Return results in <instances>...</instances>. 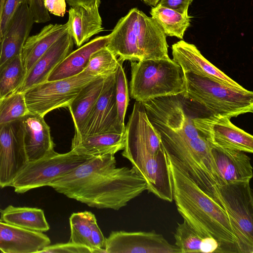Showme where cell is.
<instances>
[{
  "mask_svg": "<svg viewBox=\"0 0 253 253\" xmlns=\"http://www.w3.org/2000/svg\"><path fill=\"white\" fill-rule=\"evenodd\" d=\"M48 186L90 207L114 210L147 189L145 180L132 168L117 167L114 155L91 158Z\"/></svg>",
  "mask_w": 253,
  "mask_h": 253,
  "instance_id": "cell-1",
  "label": "cell"
},
{
  "mask_svg": "<svg viewBox=\"0 0 253 253\" xmlns=\"http://www.w3.org/2000/svg\"><path fill=\"white\" fill-rule=\"evenodd\" d=\"M165 151L172 199L183 220L201 237L215 239L219 244V253H238L237 240L223 206L194 180L173 156Z\"/></svg>",
  "mask_w": 253,
  "mask_h": 253,
  "instance_id": "cell-2",
  "label": "cell"
},
{
  "mask_svg": "<svg viewBox=\"0 0 253 253\" xmlns=\"http://www.w3.org/2000/svg\"><path fill=\"white\" fill-rule=\"evenodd\" d=\"M106 46L123 62L169 58L162 29L154 19L137 8L120 19Z\"/></svg>",
  "mask_w": 253,
  "mask_h": 253,
  "instance_id": "cell-3",
  "label": "cell"
},
{
  "mask_svg": "<svg viewBox=\"0 0 253 253\" xmlns=\"http://www.w3.org/2000/svg\"><path fill=\"white\" fill-rule=\"evenodd\" d=\"M130 95L136 101L182 94L185 90L184 72L170 58L131 61Z\"/></svg>",
  "mask_w": 253,
  "mask_h": 253,
  "instance_id": "cell-4",
  "label": "cell"
},
{
  "mask_svg": "<svg viewBox=\"0 0 253 253\" xmlns=\"http://www.w3.org/2000/svg\"><path fill=\"white\" fill-rule=\"evenodd\" d=\"M185 90L183 96L200 104L210 114L229 118L253 112V92L240 91L209 78L184 73Z\"/></svg>",
  "mask_w": 253,
  "mask_h": 253,
  "instance_id": "cell-5",
  "label": "cell"
},
{
  "mask_svg": "<svg viewBox=\"0 0 253 253\" xmlns=\"http://www.w3.org/2000/svg\"><path fill=\"white\" fill-rule=\"evenodd\" d=\"M122 154L130 161L132 168L145 180L149 192L162 200L172 202L169 163L164 147L154 155L145 142L127 134Z\"/></svg>",
  "mask_w": 253,
  "mask_h": 253,
  "instance_id": "cell-6",
  "label": "cell"
},
{
  "mask_svg": "<svg viewBox=\"0 0 253 253\" xmlns=\"http://www.w3.org/2000/svg\"><path fill=\"white\" fill-rule=\"evenodd\" d=\"M236 237L238 253H253V197L250 181L216 187Z\"/></svg>",
  "mask_w": 253,
  "mask_h": 253,
  "instance_id": "cell-7",
  "label": "cell"
},
{
  "mask_svg": "<svg viewBox=\"0 0 253 253\" xmlns=\"http://www.w3.org/2000/svg\"><path fill=\"white\" fill-rule=\"evenodd\" d=\"M91 158L79 155L71 149L66 153L54 152L40 159L28 162L15 177L11 186L17 193L48 186L55 180Z\"/></svg>",
  "mask_w": 253,
  "mask_h": 253,
  "instance_id": "cell-8",
  "label": "cell"
},
{
  "mask_svg": "<svg viewBox=\"0 0 253 253\" xmlns=\"http://www.w3.org/2000/svg\"><path fill=\"white\" fill-rule=\"evenodd\" d=\"M98 77H101L83 72L68 78L35 85L23 92L28 109L44 117L52 110L67 107L84 86Z\"/></svg>",
  "mask_w": 253,
  "mask_h": 253,
  "instance_id": "cell-9",
  "label": "cell"
},
{
  "mask_svg": "<svg viewBox=\"0 0 253 253\" xmlns=\"http://www.w3.org/2000/svg\"><path fill=\"white\" fill-rule=\"evenodd\" d=\"M125 132L126 126H122L118 119L114 73L105 78L96 103L81 130L75 133L72 143L95 134Z\"/></svg>",
  "mask_w": 253,
  "mask_h": 253,
  "instance_id": "cell-10",
  "label": "cell"
},
{
  "mask_svg": "<svg viewBox=\"0 0 253 253\" xmlns=\"http://www.w3.org/2000/svg\"><path fill=\"white\" fill-rule=\"evenodd\" d=\"M198 131L212 146L245 153L253 152V136L236 126L226 116L210 114L193 117Z\"/></svg>",
  "mask_w": 253,
  "mask_h": 253,
  "instance_id": "cell-11",
  "label": "cell"
},
{
  "mask_svg": "<svg viewBox=\"0 0 253 253\" xmlns=\"http://www.w3.org/2000/svg\"><path fill=\"white\" fill-rule=\"evenodd\" d=\"M28 162L22 119L0 125V187L11 186Z\"/></svg>",
  "mask_w": 253,
  "mask_h": 253,
  "instance_id": "cell-12",
  "label": "cell"
},
{
  "mask_svg": "<svg viewBox=\"0 0 253 253\" xmlns=\"http://www.w3.org/2000/svg\"><path fill=\"white\" fill-rule=\"evenodd\" d=\"M106 253H180L163 235L149 232H112L106 238Z\"/></svg>",
  "mask_w": 253,
  "mask_h": 253,
  "instance_id": "cell-13",
  "label": "cell"
},
{
  "mask_svg": "<svg viewBox=\"0 0 253 253\" xmlns=\"http://www.w3.org/2000/svg\"><path fill=\"white\" fill-rule=\"evenodd\" d=\"M171 48L172 59L181 67L184 73L209 78L237 91L248 90L212 64L194 44L181 40L172 44Z\"/></svg>",
  "mask_w": 253,
  "mask_h": 253,
  "instance_id": "cell-14",
  "label": "cell"
},
{
  "mask_svg": "<svg viewBox=\"0 0 253 253\" xmlns=\"http://www.w3.org/2000/svg\"><path fill=\"white\" fill-rule=\"evenodd\" d=\"M74 44L73 39L68 30L35 63L17 91L24 92L35 85L47 81L53 69L73 51Z\"/></svg>",
  "mask_w": 253,
  "mask_h": 253,
  "instance_id": "cell-15",
  "label": "cell"
},
{
  "mask_svg": "<svg viewBox=\"0 0 253 253\" xmlns=\"http://www.w3.org/2000/svg\"><path fill=\"white\" fill-rule=\"evenodd\" d=\"M34 23L29 4H22L0 41V71L13 58L21 54Z\"/></svg>",
  "mask_w": 253,
  "mask_h": 253,
  "instance_id": "cell-16",
  "label": "cell"
},
{
  "mask_svg": "<svg viewBox=\"0 0 253 253\" xmlns=\"http://www.w3.org/2000/svg\"><path fill=\"white\" fill-rule=\"evenodd\" d=\"M22 122L28 162L40 159L55 152L50 127L43 117L29 113L22 119Z\"/></svg>",
  "mask_w": 253,
  "mask_h": 253,
  "instance_id": "cell-17",
  "label": "cell"
},
{
  "mask_svg": "<svg viewBox=\"0 0 253 253\" xmlns=\"http://www.w3.org/2000/svg\"><path fill=\"white\" fill-rule=\"evenodd\" d=\"M211 151L224 184L251 181L253 175L251 159L245 152L212 145Z\"/></svg>",
  "mask_w": 253,
  "mask_h": 253,
  "instance_id": "cell-18",
  "label": "cell"
},
{
  "mask_svg": "<svg viewBox=\"0 0 253 253\" xmlns=\"http://www.w3.org/2000/svg\"><path fill=\"white\" fill-rule=\"evenodd\" d=\"M50 243L42 232L25 230L0 221V251L3 253H39Z\"/></svg>",
  "mask_w": 253,
  "mask_h": 253,
  "instance_id": "cell-19",
  "label": "cell"
},
{
  "mask_svg": "<svg viewBox=\"0 0 253 253\" xmlns=\"http://www.w3.org/2000/svg\"><path fill=\"white\" fill-rule=\"evenodd\" d=\"M99 6L98 3L89 8L79 5L71 7L68 11L67 24L69 32L78 47L104 31Z\"/></svg>",
  "mask_w": 253,
  "mask_h": 253,
  "instance_id": "cell-20",
  "label": "cell"
},
{
  "mask_svg": "<svg viewBox=\"0 0 253 253\" xmlns=\"http://www.w3.org/2000/svg\"><path fill=\"white\" fill-rule=\"evenodd\" d=\"M109 34L96 37L90 42L72 51L51 72L47 81L68 78L84 71L91 55L106 46Z\"/></svg>",
  "mask_w": 253,
  "mask_h": 253,
  "instance_id": "cell-21",
  "label": "cell"
},
{
  "mask_svg": "<svg viewBox=\"0 0 253 253\" xmlns=\"http://www.w3.org/2000/svg\"><path fill=\"white\" fill-rule=\"evenodd\" d=\"M68 30L67 23L50 24L45 26L38 34L28 38L21 53L26 74L38 59Z\"/></svg>",
  "mask_w": 253,
  "mask_h": 253,
  "instance_id": "cell-22",
  "label": "cell"
},
{
  "mask_svg": "<svg viewBox=\"0 0 253 253\" xmlns=\"http://www.w3.org/2000/svg\"><path fill=\"white\" fill-rule=\"evenodd\" d=\"M126 138V132L98 133L72 143L71 149L79 155L90 157L114 155L124 149Z\"/></svg>",
  "mask_w": 253,
  "mask_h": 253,
  "instance_id": "cell-23",
  "label": "cell"
},
{
  "mask_svg": "<svg viewBox=\"0 0 253 253\" xmlns=\"http://www.w3.org/2000/svg\"><path fill=\"white\" fill-rule=\"evenodd\" d=\"M105 78L98 77L84 86L67 107L78 133L85 123L102 89Z\"/></svg>",
  "mask_w": 253,
  "mask_h": 253,
  "instance_id": "cell-24",
  "label": "cell"
},
{
  "mask_svg": "<svg viewBox=\"0 0 253 253\" xmlns=\"http://www.w3.org/2000/svg\"><path fill=\"white\" fill-rule=\"evenodd\" d=\"M0 221L25 230L46 232L50 227L42 210L9 205L0 210Z\"/></svg>",
  "mask_w": 253,
  "mask_h": 253,
  "instance_id": "cell-25",
  "label": "cell"
},
{
  "mask_svg": "<svg viewBox=\"0 0 253 253\" xmlns=\"http://www.w3.org/2000/svg\"><path fill=\"white\" fill-rule=\"evenodd\" d=\"M175 245L180 253L219 252V244L211 237L202 238L183 220L177 223L174 234Z\"/></svg>",
  "mask_w": 253,
  "mask_h": 253,
  "instance_id": "cell-26",
  "label": "cell"
},
{
  "mask_svg": "<svg viewBox=\"0 0 253 253\" xmlns=\"http://www.w3.org/2000/svg\"><path fill=\"white\" fill-rule=\"evenodd\" d=\"M166 35L182 39L185 32L190 25L188 13L182 14L157 4L150 12Z\"/></svg>",
  "mask_w": 253,
  "mask_h": 253,
  "instance_id": "cell-27",
  "label": "cell"
},
{
  "mask_svg": "<svg viewBox=\"0 0 253 253\" xmlns=\"http://www.w3.org/2000/svg\"><path fill=\"white\" fill-rule=\"evenodd\" d=\"M26 76V71L21 54H20L8 63L0 71V99L17 91Z\"/></svg>",
  "mask_w": 253,
  "mask_h": 253,
  "instance_id": "cell-28",
  "label": "cell"
},
{
  "mask_svg": "<svg viewBox=\"0 0 253 253\" xmlns=\"http://www.w3.org/2000/svg\"><path fill=\"white\" fill-rule=\"evenodd\" d=\"M95 220V215L90 211L73 213L69 218L71 233L69 242L86 246L94 253L91 233L92 224Z\"/></svg>",
  "mask_w": 253,
  "mask_h": 253,
  "instance_id": "cell-29",
  "label": "cell"
},
{
  "mask_svg": "<svg viewBox=\"0 0 253 253\" xmlns=\"http://www.w3.org/2000/svg\"><path fill=\"white\" fill-rule=\"evenodd\" d=\"M118 64L117 57L105 46L91 55L83 72L96 77L106 78L116 72Z\"/></svg>",
  "mask_w": 253,
  "mask_h": 253,
  "instance_id": "cell-30",
  "label": "cell"
},
{
  "mask_svg": "<svg viewBox=\"0 0 253 253\" xmlns=\"http://www.w3.org/2000/svg\"><path fill=\"white\" fill-rule=\"evenodd\" d=\"M29 113L23 92L16 91L0 99V125L21 120Z\"/></svg>",
  "mask_w": 253,
  "mask_h": 253,
  "instance_id": "cell-31",
  "label": "cell"
},
{
  "mask_svg": "<svg viewBox=\"0 0 253 253\" xmlns=\"http://www.w3.org/2000/svg\"><path fill=\"white\" fill-rule=\"evenodd\" d=\"M118 60V66L115 72V97L119 121L122 126H125V115L129 100L128 88L123 67V62Z\"/></svg>",
  "mask_w": 253,
  "mask_h": 253,
  "instance_id": "cell-32",
  "label": "cell"
},
{
  "mask_svg": "<svg viewBox=\"0 0 253 253\" xmlns=\"http://www.w3.org/2000/svg\"><path fill=\"white\" fill-rule=\"evenodd\" d=\"M39 253H93L90 248L71 242L66 243H58L49 245L42 249Z\"/></svg>",
  "mask_w": 253,
  "mask_h": 253,
  "instance_id": "cell-33",
  "label": "cell"
},
{
  "mask_svg": "<svg viewBox=\"0 0 253 253\" xmlns=\"http://www.w3.org/2000/svg\"><path fill=\"white\" fill-rule=\"evenodd\" d=\"M29 2L30 0H5L1 24L2 37L7 32L19 7L24 3L29 4Z\"/></svg>",
  "mask_w": 253,
  "mask_h": 253,
  "instance_id": "cell-34",
  "label": "cell"
},
{
  "mask_svg": "<svg viewBox=\"0 0 253 253\" xmlns=\"http://www.w3.org/2000/svg\"><path fill=\"white\" fill-rule=\"evenodd\" d=\"M91 241L94 253H106V238H105L99 228L97 220H95L92 224Z\"/></svg>",
  "mask_w": 253,
  "mask_h": 253,
  "instance_id": "cell-35",
  "label": "cell"
},
{
  "mask_svg": "<svg viewBox=\"0 0 253 253\" xmlns=\"http://www.w3.org/2000/svg\"><path fill=\"white\" fill-rule=\"evenodd\" d=\"M193 0H160L158 4L180 13H188L189 6Z\"/></svg>",
  "mask_w": 253,
  "mask_h": 253,
  "instance_id": "cell-36",
  "label": "cell"
},
{
  "mask_svg": "<svg viewBox=\"0 0 253 253\" xmlns=\"http://www.w3.org/2000/svg\"><path fill=\"white\" fill-rule=\"evenodd\" d=\"M45 8L48 12L60 17H63L66 10L65 0H44Z\"/></svg>",
  "mask_w": 253,
  "mask_h": 253,
  "instance_id": "cell-37",
  "label": "cell"
},
{
  "mask_svg": "<svg viewBox=\"0 0 253 253\" xmlns=\"http://www.w3.org/2000/svg\"><path fill=\"white\" fill-rule=\"evenodd\" d=\"M68 4L72 7L83 6L89 8L94 6L96 3L100 5V0H65Z\"/></svg>",
  "mask_w": 253,
  "mask_h": 253,
  "instance_id": "cell-38",
  "label": "cell"
},
{
  "mask_svg": "<svg viewBox=\"0 0 253 253\" xmlns=\"http://www.w3.org/2000/svg\"><path fill=\"white\" fill-rule=\"evenodd\" d=\"M4 2L5 0H0V41L2 38L1 24Z\"/></svg>",
  "mask_w": 253,
  "mask_h": 253,
  "instance_id": "cell-39",
  "label": "cell"
},
{
  "mask_svg": "<svg viewBox=\"0 0 253 253\" xmlns=\"http://www.w3.org/2000/svg\"><path fill=\"white\" fill-rule=\"evenodd\" d=\"M159 1L160 0H147L146 4L152 6H155Z\"/></svg>",
  "mask_w": 253,
  "mask_h": 253,
  "instance_id": "cell-40",
  "label": "cell"
},
{
  "mask_svg": "<svg viewBox=\"0 0 253 253\" xmlns=\"http://www.w3.org/2000/svg\"><path fill=\"white\" fill-rule=\"evenodd\" d=\"M143 0L144 2H145L146 3H147V0Z\"/></svg>",
  "mask_w": 253,
  "mask_h": 253,
  "instance_id": "cell-41",
  "label": "cell"
},
{
  "mask_svg": "<svg viewBox=\"0 0 253 253\" xmlns=\"http://www.w3.org/2000/svg\"><path fill=\"white\" fill-rule=\"evenodd\" d=\"M0 210H1V209H0Z\"/></svg>",
  "mask_w": 253,
  "mask_h": 253,
  "instance_id": "cell-42",
  "label": "cell"
},
{
  "mask_svg": "<svg viewBox=\"0 0 253 253\" xmlns=\"http://www.w3.org/2000/svg\"></svg>",
  "mask_w": 253,
  "mask_h": 253,
  "instance_id": "cell-43",
  "label": "cell"
}]
</instances>
